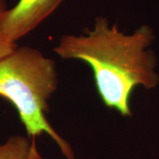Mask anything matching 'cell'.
<instances>
[{
  "label": "cell",
  "mask_w": 159,
  "mask_h": 159,
  "mask_svg": "<svg viewBox=\"0 0 159 159\" xmlns=\"http://www.w3.org/2000/svg\"><path fill=\"white\" fill-rule=\"evenodd\" d=\"M152 29L142 26L131 34L97 18L86 34L63 35L53 51L64 59H79L92 69L103 104L123 117H130V98L137 86L154 89L159 82L157 57L147 48L153 42Z\"/></svg>",
  "instance_id": "obj_1"
},
{
  "label": "cell",
  "mask_w": 159,
  "mask_h": 159,
  "mask_svg": "<svg viewBox=\"0 0 159 159\" xmlns=\"http://www.w3.org/2000/svg\"><path fill=\"white\" fill-rule=\"evenodd\" d=\"M56 63L38 50L18 46L0 60V97L17 111L27 136L36 139L43 134L51 137L66 159H74L71 145L49 123L48 100L57 90Z\"/></svg>",
  "instance_id": "obj_2"
},
{
  "label": "cell",
  "mask_w": 159,
  "mask_h": 159,
  "mask_svg": "<svg viewBox=\"0 0 159 159\" xmlns=\"http://www.w3.org/2000/svg\"><path fill=\"white\" fill-rule=\"evenodd\" d=\"M63 0H19L7 9L3 29L7 38L16 43L33 31L57 8Z\"/></svg>",
  "instance_id": "obj_3"
},
{
  "label": "cell",
  "mask_w": 159,
  "mask_h": 159,
  "mask_svg": "<svg viewBox=\"0 0 159 159\" xmlns=\"http://www.w3.org/2000/svg\"><path fill=\"white\" fill-rule=\"evenodd\" d=\"M0 159H43V157L35 139L17 134L0 143Z\"/></svg>",
  "instance_id": "obj_4"
},
{
  "label": "cell",
  "mask_w": 159,
  "mask_h": 159,
  "mask_svg": "<svg viewBox=\"0 0 159 159\" xmlns=\"http://www.w3.org/2000/svg\"><path fill=\"white\" fill-rule=\"evenodd\" d=\"M6 2L7 0H0V60L10 55L18 47L16 43H13L7 38L3 29L4 18L7 11Z\"/></svg>",
  "instance_id": "obj_5"
}]
</instances>
